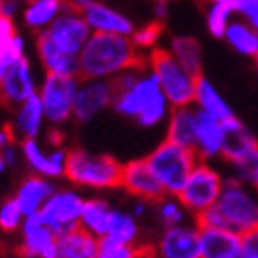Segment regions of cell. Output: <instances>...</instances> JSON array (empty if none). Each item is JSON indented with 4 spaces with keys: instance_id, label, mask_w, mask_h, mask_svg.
Listing matches in <instances>:
<instances>
[{
    "instance_id": "6da1fadb",
    "label": "cell",
    "mask_w": 258,
    "mask_h": 258,
    "mask_svg": "<svg viewBox=\"0 0 258 258\" xmlns=\"http://www.w3.org/2000/svg\"><path fill=\"white\" fill-rule=\"evenodd\" d=\"M112 85L116 92L112 110L117 116L134 121L143 130H155L166 125L172 105L145 63L121 73L112 80Z\"/></svg>"
},
{
    "instance_id": "7a4b0ae2",
    "label": "cell",
    "mask_w": 258,
    "mask_h": 258,
    "mask_svg": "<svg viewBox=\"0 0 258 258\" xmlns=\"http://www.w3.org/2000/svg\"><path fill=\"white\" fill-rule=\"evenodd\" d=\"M130 36L92 33L78 54V76L82 80H108L145 63Z\"/></svg>"
},
{
    "instance_id": "3957f363",
    "label": "cell",
    "mask_w": 258,
    "mask_h": 258,
    "mask_svg": "<svg viewBox=\"0 0 258 258\" xmlns=\"http://www.w3.org/2000/svg\"><path fill=\"white\" fill-rule=\"evenodd\" d=\"M199 226L226 228L244 235L258 228V191L247 188L235 177H226L222 194L215 206L197 217Z\"/></svg>"
},
{
    "instance_id": "277c9868",
    "label": "cell",
    "mask_w": 258,
    "mask_h": 258,
    "mask_svg": "<svg viewBox=\"0 0 258 258\" xmlns=\"http://www.w3.org/2000/svg\"><path fill=\"white\" fill-rule=\"evenodd\" d=\"M123 163L110 154L92 152L89 148H69V159L65 179L71 186L82 189L83 194H108L116 191L121 182Z\"/></svg>"
},
{
    "instance_id": "5b68a950",
    "label": "cell",
    "mask_w": 258,
    "mask_h": 258,
    "mask_svg": "<svg viewBox=\"0 0 258 258\" xmlns=\"http://www.w3.org/2000/svg\"><path fill=\"white\" fill-rule=\"evenodd\" d=\"M145 159L166 195H179L189 173L201 161L194 148L181 147L168 139L157 143Z\"/></svg>"
},
{
    "instance_id": "8992f818",
    "label": "cell",
    "mask_w": 258,
    "mask_h": 258,
    "mask_svg": "<svg viewBox=\"0 0 258 258\" xmlns=\"http://www.w3.org/2000/svg\"><path fill=\"white\" fill-rule=\"evenodd\" d=\"M145 65L155 76L164 98L172 105V108L194 107L199 74L186 69L166 49H159L148 54Z\"/></svg>"
},
{
    "instance_id": "52a82bcc",
    "label": "cell",
    "mask_w": 258,
    "mask_h": 258,
    "mask_svg": "<svg viewBox=\"0 0 258 258\" xmlns=\"http://www.w3.org/2000/svg\"><path fill=\"white\" fill-rule=\"evenodd\" d=\"M78 85H80V76H60V74L42 76L36 96L42 101L45 119L51 128L60 130L73 121Z\"/></svg>"
},
{
    "instance_id": "ba28073f",
    "label": "cell",
    "mask_w": 258,
    "mask_h": 258,
    "mask_svg": "<svg viewBox=\"0 0 258 258\" xmlns=\"http://www.w3.org/2000/svg\"><path fill=\"white\" fill-rule=\"evenodd\" d=\"M224 182H226V177L215 164L208 161H199L177 197L181 199V203L189 211V215L197 219L204 211L215 206L222 194Z\"/></svg>"
},
{
    "instance_id": "9c48e42d",
    "label": "cell",
    "mask_w": 258,
    "mask_h": 258,
    "mask_svg": "<svg viewBox=\"0 0 258 258\" xmlns=\"http://www.w3.org/2000/svg\"><path fill=\"white\" fill-rule=\"evenodd\" d=\"M22 163L29 168L31 173L42 175L51 181L65 179L67 159H69V148L63 147V143L49 139H26L20 141Z\"/></svg>"
},
{
    "instance_id": "30bf717a",
    "label": "cell",
    "mask_w": 258,
    "mask_h": 258,
    "mask_svg": "<svg viewBox=\"0 0 258 258\" xmlns=\"http://www.w3.org/2000/svg\"><path fill=\"white\" fill-rule=\"evenodd\" d=\"M87 195L74 186H58L54 194L43 204L40 217L43 224L56 235H63L71 229L80 228V219L85 206Z\"/></svg>"
},
{
    "instance_id": "8fae6325",
    "label": "cell",
    "mask_w": 258,
    "mask_h": 258,
    "mask_svg": "<svg viewBox=\"0 0 258 258\" xmlns=\"http://www.w3.org/2000/svg\"><path fill=\"white\" fill-rule=\"evenodd\" d=\"M148 251L154 258H201L197 220L163 228Z\"/></svg>"
},
{
    "instance_id": "7c38bea8",
    "label": "cell",
    "mask_w": 258,
    "mask_h": 258,
    "mask_svg": "<svg viewBox=\"0 0 258 258\" xmlns=\"http://www.w3.org/2000/svg\"><path fill=\"white\" fill-rule=\"evenodd\" d=\"M114 96H116L114 85L108 80H82L80 78L76 99H74L73 121L80 125L92 123L101 114L112 110Z\"/></svg>"
},
{
    "instance_id": "4fadbf2b",
    "label": "cell",
    "mask_w": 258,
    "mask_h": 258,
    "mask_svg": "<svg viewBox=\"0 0 258 258\" xmlns=\"http://www.w3.org/2000/svg\"><path fill=\"white\" fill-rule=\"evenodd\" d=\"M43 35L47 36L61 52L78 56L85 47L87 40L91 38L92 31L87 26L82 13L76 8H73V4H69V8L52 22L51 27L43 31Z\"/></svg>"
},
{
    "instance_id": "5bb4252c",
    "label": "cell",
    "mask_w": 258,
    "mask_h": 258,
    "mask_svg": "<svg viewBox=\"0 0 258 258\" xmlns=\"http://www.w3.org/2000/svg\"><path fill=\"white\" fill-rule=\"evenodd\" d=\"M71 4L82 13L92 33L132 36L136 29V24L128 15L101 0H71Z\"/></svg>"
},
{
    "instance_id": "9a60e30c",
    "label": "cell",
    "mask_w": 258,
    "mask_h": 258,
    "mask_svg": "<svg viewBox=\"0 0 258 258\" xmlns=\"http://www.w3.org/2000/svg\"><path fill=\"white\" fill-rule=\"evenodd\" d=\"M40 80L42 76H38L33 58L24 56L0 80V98L11 108L17 107L38 94Z\"/></svg>"
},
{
    "instance_id": "2e32d148",
    "label": "cell",
    "mask_w": 258,
    "mask_h": 258,
    "mask_svg": "<svg viewBox=\"0 0 258 258\" xmlns=\"http://www.w3.org/2000/svg\"><path fill=\"white\" fill-rule=\"evenodd\" d=\"M18 237V253L22 258H56L58 235L43 224L40 213L24 219Z\"/></svg>"
},
{
    "instance_id": "e0dca14e",
    "label": "cell",
    "mask_w": 258,
    "mask_h": 258,
    "mask_svg": "<svg viewBox=\"0 0 258 258\" xmlns=\"http://www.w3.org/2000/svg\"><path fill=\"white\" fill-rule=\"evenodd\" d=\"M119 188L132 199H143L148 203H155L163 195H166L163 186L152 173L145 157H138V159H130L123 163Z\"/></svg>"
},
{
    "instance_id": "ac0fdd59",
    "label": "cell",
    "mask_w": 258,
    "mask_h": 258,
    "mask_svg": "<svg viewBox=\"0 0 258 258\" xmlns=\"http://www.w3.org/2000/svg\"><path fill=\"white\" fill-rule=\"evenodd\" d=\"M9 128L17 138V141H26V139H40L45 134L47 119H45V112H43L42 101L38 96H33L24 103L17 105L11 110L9 117Z\"/></svg>"
},
{
    "instance_id": "d6986e66",
    "label": "cell",
    "mask_w": 258,
    "mask_h": 258,
    "mask_svg": "<svg viewBox=\"0 0 258 258\" xmlns=\"http://www.w3.org/2000/svg\"><path fill=\"white\" fill-rule=\"evenodd\" d=\"M201 258H242V235L226 228L199 226Z\"/></svg>"
},
{
    "instance_id": "ffe728a7",
    "label": "cell",
    "mask_w": 258,
    "mask_h": 258,
    "mask_svg": "<svg viewBox=\"0 0 258 258\" xmlns=\"http://www.w3.org/2000/svg\"><path fill=\"white\" fill-rule=\"evenodd\" d=\"M33 51H35L36 63L43 71V74L78 76V56L61 52L43 33L35 35Z\"/></svg>"
},
{
    "instance_id": "44dd1931",
    "label": "cell",
    "mask_w": 258,
    "mask_h": 258,
    "mask_svg": "<svg viewBox=\"0 0 258 258\" xmlns=\"http://www.w3.org/2000/svg\"><path fill=\"white\" fill-rule=\"evenodd\" d=\"M58 188L56 181L45 179L36 173H27L20 182H18L17 189H15V201L18 206L22 208L24 215H35L40 213L43 204L47 203V199L54 194V189Z\"/></svg>"
},
{
    "instance_id": "7402d4cb",
    "label": "cell",
    "mask_w": 258,
    "mask_h": 258,
    "mask_svg": "<svg viewBox=\"0 0 258 258\" xmlns=\"http://www.w3.org/2000/svg\"><path fill=\"white\" fill-rule=\"evenodd\" d=\"M224 148V121L206 116L199 112V126L197 139H195V154L201 161L213 163L217 159H222Z\"/></svg>"
},
{
    "instance_id": "603a6c76",
    "label": "cell",
    "mask_w": 258,
    "mask_h": 258,
    "mask_svg": "<svg viewBox=\"0 0 258 258\" xmlns=\"http://www.w3.org/2000/svg\"><path fill=\"white\" fill-rule=\"evenodd\" d=\"M114 208L116 206L105 195H87L85 206H83L82 211V219H80V228L85 229L87 233H91L92 237H96L98 240H103L107 237L108 228H110Z\"/></svg>"
},
{
    "instance_id": "cb8c5ba5",
    "label": "cell",
    "mask_w": 258,
    "mask_h": 258,
    "mask_svg": "<svg viewBox=\"0 0 258 258\" xmlns=\"http://www.w3.org/2000/svg\"><path fill=\"white\" fill-rule=\"evenodd\" d=\"M199 126V110L195 107L172 108L164 125V139L186 148L195 147Z\"/></svg>"
},
{
    "instance_id": "d4e9b609",
    "label": "cell",
    "mask_w": 258,
    "mask_h": 258,
    "mask_svg": "<svg viewBox=\"0 0 258 258\" xmlns=\"http://www.w3.org/2000/svg\"><path fill=\"white\" fill-rule=\"evenodd\" d=\"M69 0H26L20 18L22 24L33 35L43 33L51 24L69 8Z\"/></svg>"
},
{
    "instance_id": "484cf974",
    "label": "cell",
    "mask_w": 258,
    "mask_h": 258,
    "mask_svg": "<svg viewBox=\"0 0 258 258\" xmlns=\"http://www.w3.org/2000/svg\"><path fill=\"white\" fill-rule=\"evenodd\" d=\"M194 107L199 112L215 117L219 121H228L231 117H235V112H233L231 105L228 103V99L224 98L222 92L215 87V83L211 82L210 78L203 76V74L197 80Z\"/></svg>"
},
{
    "instance_id": "4316f807",
    "label": "cell",
    "mask_w": 258,
    "mask_h": 258,
    "mask_svg": "<svg viewBox=\"0 0 258 258\" xmlns=\"http://www.w3.org/2000/svg\"><path fill=\"white\" fill-rule=\"evenodd\" d=\"M258 145V139L254 138L251 130L238 119L237 116L231 119L224 121V148H222V159L233 163L240 159L242 155L247 154L251 148Z\"/></svg>"
},
{
    "instance_id": "83f0119b",
    "label": "cell",
    "mask_w": 258,
    "mask_h": 258,
    "mask_svg": "<svg viewBox=\"0 0 258 258\" xmlns=\"http://www.w3.org/2000/svg\"><path fill=\"white\" fill-rule=\"evenodd\" d=\"M99 240L85 229L76 228L58 235L56 258H96Z\"/></svg>"
},
{
    "instance_id": "f1b7e54d",
    "label": "cell",
    "mask_w": 258,
    "mask_h": 258,
    "mask_svg": "<svg viewBox=\"0 0 258 258\" xmlns=\"http://www.w3.org/2000/svg\"><path fill=\"white\" fill-rule=\"evenodd\" d=\"M143 228L141 220L130 213L126 208H114V215L110 220V228L107 233V240L117 242V244L141 245Z\"/></svg>"
},
{
    "instance_id": "f546056e",
    "label": "cell",
    "mask_w": 258,
    "mask_h": 258,
    "mask_svg": "<svg viewBox=\"0 0 258 258\" xmlns=\"http://www.w3.org/2000/svg\"><path fill=\"white\" fill-rule=\"evenodd\" d=\"M222 40L245 58H254L258 54V31L244 18H233Z\"/></svg>"
},
{
    "instance_id": "4dcf8cb0",
    "label": "cell",
    "mask_w": 258,
    "mask_h": 258,
    "mask_svg": "<svg viewBox=\"0 0 258 258\" xmlns=\"http://www.w3.org/2000/svg\"><path fill=\"white\" fill-rule=\"evenodd\" d=\"M164 49L179 63L184 65L186 69L201 76L203 73V47L197 38L189 35H175L168 40V45Z\"/></svg>"
},
{
    "instance_id": "1f68e13d",
    "label": "cell",
    "mask_w": 258,
    "mask_h": 258,
    "mask_svg": "<svg viewBox=\"0 0 258 258\" xmlns=\"http://www.w3.org/2000/svg\"><path fill=\"white\" fill-rule=\"evenodd\" d=\"M152 213H154L155 220L159 222L161 229L173 228V226H181L189 220H195L177 195H163L159 201L154 203Z\"/></svg>"
},
{
    "instance_id": "d6a6232c",
    "label": "cell",
    "mask_w": 258,
    "mask_h": 258,
    "mask_svg": "<svg viewBox=\"0 0 258 258\" xmlns=\"http://www.w3.org/2000/svg\"><path fill=\"white\" fill-rule=\"evenodd\" d=\"M163 35H164L163 24L154 20V22L145 24V26L136 27L130 38H132L134 45L138 47V51L147 58V56L152 54V52L163 49L161 47V43H163Z\"/></svg>"
},
{
    "instance_id": "836d02e7",
    "label": "cell",
    "mask_w": 258,
    "mask_h": 258,
    "mask_svg": "<svg viewBox=\"0 0 258 258\" xmlns=\"http://www.w3.org/2000/svg\"><path fill=\"white\" fill-rule=\"evenodd\" d=\"M231 177L238 179L242 184L258 191V145L244 154L240 159L229 163Z\"/></svg>"
},
{
    "instance_id": "e575fe53",
    "label": "cell",
    "mask_w": 258,
    "mask_h": 258,
    "mask_svg": "<svg viewBox=\"0 0 258 258\" xmlns=\"http://www.w3.org/2000/svg\"><path fill=\"white\" fill-rule=\"evenodd\" d=\"M235 11L229 6L220 2H208L206 8V27L213 38H224L226 29L233 22Z\"/></svg>"
},
{
    "instance_id": "d590c367",
    "label": "cell",
    "mask_w": 258,
    "mask_h": 258,
    "mask_svg": "<svg viewBox=\"0 0 258 258\" xmlns=\"http://www.w3.org/2000/svg\"><path fill=\"white\" fill-rule=\"evenodd\" d=\"M24 56H27V40L24 35L17 33L4 47L0 49V80Z\"/></svg>"
},
{
    "instance_id": "8d00e7d4",
    "label": "cell",
    "mask_w": 258,
    "mask_h": 258,
    "mask_svg": "<svg viewBox=\"0 0 258 258\" xmlns=\"http://www.w3.org/2000/svg\"><path fill=\"white\" fill-rule=\"evenodd\" d=\"M147 245H128V244H117L112 240H99L98 254L96 258H143L147 253Z\"/></svg>"
},
{
    "instance_id": "74e56055",
    "label": "cell",
    "mask_w": 258,
    "mask_h": 258,
    "mask_svg": "<svg viewBox=\"0 0 258 258\" xmlns=\"http://www.w3.org/2000/svg\"><path fill=\"white\" fill-rule=\"evenodd\" d=\"M26 215L22 208L18 206V203L15 201V197L4 199L0 203V229L6 233H18L22 228V222H24Z\"/></svg>"
},
{
    "instance_id": "f35d334b",
    "label": "cell",
    "mask_w": 258,
    "mask_h": 258,
    "mask_svg": "<svg viewBox=\"0 0 258 258\" xmlns=\"http://www.w3.org/2000/svg\"><path fill=\"white\" fill-rule=\"evenodd\" d=\"M24 6L26 2L24 0H2V6H0V15H4L9 20H15L17 17H20L22 11H24Z\"/></svg>"
},
{
    "instance_id": "ab89813d",
    "label": "cell",
    "mask_w": 258,
    "mask_h": 258,
    "mask_svg": "<svg viewBox=\"0 0 258 258\" xmlns=\"http://www.w3.org/2000/svg\"><path fill=\"white\" fill-rule=\"evenodd\" d=\"M152 206H154V203H148V201H143V199H134L126 210L138 220H145L152 213Z\"/></svg>"
},
{
    "instance_id": "60d3db41",
    "label": "cell",
    "mask_w": 258,
    "mask_h": 258,
    "mask_svg": "<svg viewBox=\"0 0 258 258\" xmlns=\"http://www.w3.org/2000/svg\"><path fill=\"white\" fill-rule=\"evenodd\" d=\"M17 26H15V20H9L4 15H0V49L4 47L9 40L17 35Z\"/></svg>"
},
{
    "instance_id": "b9f144b4",
    "label": "cell",
    "mask_w": 258,
    "mask_h": 258,
    "mask_svg": "<svg viewBox=\"0 0 258 258\" xmlns=\"http://www.w3.org/2000/svg\"><path fill=\"white\" fill-rule=\"evenodd\" d=\"M0 155H2V159L6 161V164H8L9 168H15L22 161L20 143H13V145H9L8 148L0 150Z\"/></svg>"
},
{
    "instance_id": "7bdbcfd3",
    "label": "cell",
    "mask_w": 258,
    "mask_h": 258,
    "mask_svg": "<svg viewBox=\"0 0 258 258\" xmlns=\"http://www.w3.org/2000/svg\"><path fill=\"white\" fill-rule=\"evenodd\" d=\"M208 2H220V4H226V6H229L235 13L242 15L245 9L249 8L253 2H256V0H208Z\"/></svg>"
},
{
    "instance_id": "ee69618b",
    "label": "cell",
    "mask_w": 258,
    "mask_h": 258,
    "mask_svg": "<svg viewBox=\"0 0 258 258\" xmlns=\"http://www.w3.org/2000/svg\"><path fill=\"white\" fill-rule=\"evenodd\" d=\"M242 17H244L245 22H249L251 26L258 31V0H256V2H253L249 8L245 9L244 13H242Z\"/></svg>"
},
{
    "instance_id": "f6af8a7d",
    "label": "cell",
    "mask_w": 258,
    "mask_h": 258,
    "mask_svg": "<svg viewBox=\"0 0 258 258\" xmlns=\"http://www.w3.org/2000/svg\"><path fill=\"white\" fill-rule=\"evenodd\" d=\"M13 143H17V138L13 136L11 128H9V126H0V150L8 148L9 145H13Z\"/></svg>"
},
{
    "instance_id": "bcb514c9",
    "label": "cell",
    "mask_w": 258,
    "mask_h": 258,
    "mask_svg": "<svg viewBox=\"0 0 258 258\" xmlns=\"http://www.w3.org/2000/svg\"><path fill=\"white\" fill-rule=\"evenodd\" d=\"M168 13H170V4L168 2H154V17L157 22L163 24L168 18Z\"/></svg>"
},
{
    "instance_id": "7dc6e473",
    "label": "cell",
    "mask_w": 258,
    "mask_h": 258,
    "mask_svg": "<svg viewBox=\"0 0 258 258\" xmlns=\"http://www.w3.org/2000/svg\"><path fill=\"white\" fill-rule=\"evenodd\" d=\"M242 258H258L256 251H244L242 249Z\"/></svg>"
},
{
    "instance_id": "c3c4849f",
    "label": "cell",
    "mask_w": 258,
    "mask_h": 258,
    "mask_svg": "<svg viewBox=\"0 0 258 258\" xmlns=\"http://www.w3.org/2000/svg\"><path fill=\"white\" fill-rule=\"evenodd\" d=\"M8 170H9V166L6 164V161L2 159V155H0V175H4V173L8 172Z\"/></svg>"
},
{
    "instance_id": "681fc988",
    "label": "cell",
    "mask_w": 258,
    "mask_h": 258,
    "mask_svg": "<svg viewBox=\"0 0 258 258\" xmlns=\"http://www.w3.org/2000/svg\"><path fill=\"white\" fill-rule=\"evenodd\" d=\"M143 258H154V256H152V253H150V251L147 249V253L143 254Z\"/></svg>"
},
{
    "instance_id": "f907efd6",
    "label": "cell",
    "mask_w": 258,
    "mask_h": 258,
    "mask_svg": "<svg viewBox=\"0 0 258 258\" xmlns=\"http://www.w3.org/2000/svg\"><path fill=\"white\" fill-rule=\"evenodd\" d=\"M154 2H168L170 4V0H154Z\"/></svg>"
},
{
    "instance_id": "816d5d0a",
    "label": "cell",
    "mask_w": 258,
    "mask_h": 258,
    "mask_svg": "<svg viewBox=\"0 0 258 258\" xmlns=\"http://www.w3.org/2000/svg\"><path fill=\"white\" fill-rule=\"evenodd\" d=\"M254 61H256V69H258V54L254 56Z\"/></svg>"
}]
</instances>
